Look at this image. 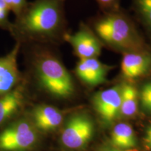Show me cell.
<instances>
[{
    "label": "cell",
    "instance_id": "6da1fadb",
    "mask_svg": "<svg viewBox=\"0 0 151 151\" xmlns=\"http://www.w3.org/2000/svg\"><path fill=\"white\" fill-rule=\"evenodd\" d=\"M64 0H34L16 16L9 32L20 44L51 46L65 42L69 33Z\"/></svg>",
    "mask_w": 151,
    "mask_h": 151
},
{
    "label": "cell",
    "instance_id": "7a4b0ae2",
    "mask_svg": "<svg viewBox=\"0 0 151 151\" xmlns=\"http://www.w3.org/2000/svg\"><path fill=\"white\" fill-rule=\"evenodd\" d=\"M88 24L103 46L114 51L123 55L151 50L150 44L137 27L134 20L121 8L102 11L92 19Z\"/></svg>",
    "mask_w": 151,
    "mask_h": 151
},
{
    "label": "cell",
    "instance_id": "3957f363",
    "mask_svg": "<svg viewBox=\"0 0 151 151\" xmlns=\"http://www.w3.org/2000/svg\"><path fill=\"white\" fill-rule=\"evenodd\" d=\"M51 47L39 43L21 45L31 57L34 76L39 88L53 97L65 99L74 94V81Z\"/></svg>",
    "mask_w": 151,
    "mask_h": 151
},
{
    "label": "cell",
    "instance_id": "277c9868",
    "mask_svg": "<svg viewBox=\"0 0 151 151\" xmlns=\"http://www.w3.org/2000/svg\"><path fill=\"white\" fill-rule=\"evenodd\" d=\"M65 42H67L73 49V53L79 60L97 58L100 55L103 45L90 25L81 22L75 33H68Z\"/></svg>",
    "mask_w": 151,
    "mask_h": 151
},
{
    "label": "cell",
    "instance_id": "5b68a950",
    "mask_svg": "<svg viewBox=\"0 0 151 151\" xmlns=\"http://www.w3.org/2000/svg\"><path fill=\"white\" fill-rule=\"evenodd\" d=\"M37 134L31 124L20 121L9 126L0 133V149L4 151H22L31 148Z\"/></svg>",
    "mask_w": 151,
    "mask_h": 151
},
{
    "label": "cell",
    "instance_id": "8992f818",
    "mask_svg": "<svg viewBox=\"0 0 151 151\" xmlns=\"http://www.w3.org/2000/svg\"><path fill=\"white\" fill-rule=\"evenodd\" d=\"M93 133L94 126L90 119L85 115H76L66 124L61 140L67 148L78 149L89 142Z\"/></svg>",
    "mask_w": 151,
    "mask_h": 151
},
{
    "label": "cell",
    "instance_id": "52a82bcc",
    "mask_svg": "<svg viewBox=\"0 0 151 151\" xmlns=\"http://www.w3.org/2000/svg\"><path fill=\"white\" fill-rule=\"evenodd\" d=\"M21 44L16 42L12 50L0 57V97L17 88L22 77L18 66V57Z\"/></svg>",
    "mask_w": 151,
    "mask_h": 151
},
{
    "label": "cell",
    "instance_id": "ba28073f",
    "mask_svg": "<svg viewBox=\"0 0 151 151\" xmlns=\"http://www.w3.org/2000/svg\"><path fill=\"white\" fill-rule=\"evenodd\" d=\"M122 84L98 92L93 97L97 112L106 122H112L120 113Z\"/></svg>",
    "mask_w": 151,
    "mask_h": 151
},
{
    "label": "cell",
    "instance_id": "9c48e42d",
    "mask_svg": "<svg viewBox=\"0 0 151 151\" xmlns=\"http://www.w3.org/2000/svg\"><path fill=\"white\" fill-rule=\"evenodd\" d=\"M151 72V50L123 54L121 73L126 80L133 81Z\"/></svg>",
    "mask_w": 151,
    "mask_h": 151
},
{
    "label": "cell",
    "instance_id": "30bf717a",
    "mask_svg": "<svg viewBox=\"0 0 151 151\" xmlns=\"http://www.w3.org/2000/svg\"><path fill=\"white\" fill-rule=\"evenodd\" d=\"M113 67L102 63L97 58L79 60L75 69L77 77L87 86L94 87L106 81V76Z\"/></svg>",
    "mask_w": 151,
    "mask_h": 151
},
{
    "label": "cell",
    "instance_id": "8fae6325",
    "mask_svg": "<svg viewBox=\"0 0 151 151\" xmlns=\"http://www.w3.org/2000/svg\"><path fill=\"white\" fill-rule=\"evenodd\" d=\"M35 123L38 129L50 131L58 127L62 121V115L51 106L43 105L35 109L33 113Z\"/></svg>",
    "mask_w": 151,
    "mask_h": 151
},
{
    "label": "cell",
    "instance_id": "7c38bea8",
    "mask_svg": "<svg viewBox=\"0 0 151 151\" xmlns=\"http://www.w3.org/2000/svg\"><path fill=\"white\" fill-rule=\"evenodd\" d=\"M23 94L20 85L9 93L0 97V124L16 113L21 106Z\"/></svg>",
    "mask_w": 151,
    "mask_h": 151
},
{
    "label": "cell",
    "instance_id": "4fadbf2b",
    "mask_svg": "<svg viewBox=\"0 0 151 151\" xmlns=\"http://www.w3.org/2000/svg\"><path fill=\"white\" fill-rule=\"evenodd\" d=\"M111 141L117 148L128 149L137 146L135 134L131 126L126 123L116 125L111 133Z\"/></svg>",
    "mask_w": 151,
    "mask_h": 151
},
{
    "label": "cell",
    "instance_id": "5bb4252c",
    "mask_svg": "<svg viewBox=\"0 0 151 151\" xmlns=\"http://www.w3.org/2000/svg\"><path fill=\"white\" fill-rule=\"evenodd\" d=\"M139 90L134 84L125 82L122 84L120 113L124 116H132L137 113Z\"/></svg>",
    "mask_w": 151,
    "mask_h": 151
},
{
    "label": "cell",
    "instance_id": "9a60e30c",
    "mask_svg": "<svg viewBox=\"0 0 151 151\" xmlns=\"http://www.w3.org/2000/svg\"><path fill=\"white\" fill-rule=\"evenodd\" d=\"M135 19L151 41V0H132Z\"/></svg>",
    "mask_w": 151,
    "mask_h": 151
},
{
    "label": "cell",
    "instance_id": "2e32d148",
    "mask_svg": "<svg viewBox=\"0 0 151 151\" xmlns=\"http://www.w3.org/2000/svg\"><path fill=\"white\" fill-rule=\"evenodd\" d=\"M139 99L143 109L151 112V80L143 83L139 91Z\"/></svg>",
    "mask_w": 151,
    "mask_h": 151
},
{
    "label": "cell",
    "instance_id": "e0dca14e",
    "mask_svg": "<svg viewBox=\"0 0 151 151\" xmlns=\"http://www.w3.org/2000/svg\"><path fill=\"white\" fill-rule=\"evenodd\" d=\"M9 11H12L16 16H18L28 4L27 0H4Z\"/></svg>",
    "mask_w": 151,
    "mask_h": 151
},
{
    "label": "cell",
    "instance_id": "ac0fdd59",
    "mask_svg": "<svg viewBox=\"0 0 151 151\" xmlns=\"http://www.w3.org/2000/svg\"><path fill=\"white\" fill-rule=\"evenodd\" d=\"M102 11H115L120 9V0H96Z\"/></svg>",
    "mask_w": 151,
    "mask_h": 151
},
{
    "label": "cell",
    "instance_id": "d6986e66",
    "mask_svg": "<svg viewBox=\"0 0 151 151\" xmlns=\"http://www.w3.org/2000/svg\"><path fill=\"white\" fill-rule=\"evenodd\" d=\"M143 142H144V146L146 149L151 150V126L146 129Z\"/></svg>",
    "mask_w": 151,
    "mask_h": 151
},
{
    "label": "cell",
    "instance_id": "ffe728a7",
    "mask_svg": "<svg viewBox=\"0 0 151 151\" xmlns=\"http://www.w3.org/2000/svg\"><path fill=\"white\" fill-rule=\"evenodd\" d=\"M11 22L9 21V18L2 16L0 14V28L9 31V28L11 27Z\"/></svg>",
    "mask_w": 151,
    "mask_h": 151
},
{
    "label": "cell",
    "instance_id": "44dd1931",
    "mask_svg": "<svg viewBox=\"0 0 151 151\" xmlns=\"http://www.w3.org/2000/svg\"><path fill=\"white\" fill-rule=\"evenodd\" d=\"M10 12L4 0H0V14L2 16L9 18V13Z\"/></svg>",
    "mask_w": 151,
    "mask_h": 151
},
{
    "label": "cell",
    "instance_id": "7402d4cb",
    "mask_svg": "<svg viewBox=\"0 0 151 151\" xmlns=\"http://www.w3.org/2000/svg\"><path fill=\"white\" fill-rule=\"evenodd\" d=\"M106 151H121V150H118V148H112V149H108V150H106Z\"/></svg>",
    "mask_w": 151,
    "mask_h": 151
},
{
    "label": "cell",
    "instance_id": "603a6c76",
    "mask_svg": "<svg viewBox=\"0 0 151 151\" xmlns=\"http://www.w3.org/2000/svg\"><path fill=\"white\" fill-rule=\"evenodd\" d=\"M64 1H65V0H64Z\"/></svg>",
    "mask_w": 151,
    "mask_h": 151
}]
</instances>
